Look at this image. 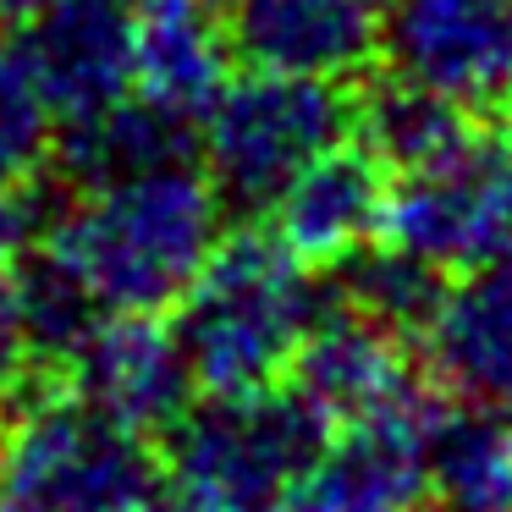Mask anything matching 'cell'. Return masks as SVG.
I'll list each match as a JSON object with an SVG mask.
<instances>
[{
  "instance_id": "52a82bcc",
  "label": "cell",
  "mask_w": 512,
  "mask_h": 512,
  "mask_svg": "<svg viewBox=\"0 0 512 512\" xmlns=\"http://www.w3.org/2000/svg\"><path fill=\"white\" fill-rule=\"evenodd\" d=\"M380 56L463 116L512 100V0H391Z\"/></svg>"
},
{
  "instance_id": "8992f818",
  "label": "cell",
  "mask_w": 512,
  "mask_h": 512,
  "mask_svg": "<svg viewBox=\"0 0 512 512\" xmlns=\"http://www.w3.org/2000/svg\"><path fill=\"white\" fill-rule=\"evenodd\" d=\"M391 248L435 276H468L512 254V155L463 133L452 149L397 171L386 193Z\"/></svg>"
},
{
  "instance_id": "7a4b0ae2",
  "label": "cell",
  "mask_w": 512,
  "mask_h": 512,
  "mask_svg": "<svg viewBox=\"0 0 512 512\" xmlns=\"http://www.w3.org/2000/svg\"><path fill=\"white\" fill-rule=\"evenodd\" d=\"M314 314L320 292L309 265L276 232L221 237L177 303V342L188 353L193 386L210 397L276 386L298 358Z\"/></svg>"
},
{
  "instance_id": "6da1fadb",
  "label": "cell",
  "mask_w": 512,
  "mask_h": 512,
  "mask_svg": "<svg viewBox=\"0 0 512 512\" xmlns=\"http://www.w3.org/2000/svg\"><path fill=\"white\" fill-rule=\"evenodd\" d=\"M221 243V193L188 160L144 166L127 177L83 182L78 204L50 232L61 265L94 309L166 314L182 303L204 259Z\"/></svg>"
},
{
  "instance_id": "7c38bea8",
  "label": "cell",
  "mask_w": 512,
  "mask_h": 512,
  "mask_svg": "<svg viewBox=\"0 0 512 512\" xmlns=\"http://www.w3.org/2000/svg\"><path fill=\"white\" fill-rule=\"evenodd\" d=\"M287 375L298 380L292 391L325 419V430L419 397L413 391V369L402 358V331H391L386 320L364 314L358 303L353 309L314 314V325L303 336Z\"/></svg>"
},
{
  "instance_id": "44dd1931",
  "label": "cell",
  "mask_w": 512,
  "mask_h": 512,
  "mask_svg": "<svg viewBox=\"0 0 512 512\" xmlns=\"http://www.w3.org/2000/svg\"><path fill=\"white\" fill-rule=\"evenodd\" d=\"M39 369H50L45 336L34 325V303H28L23 270H0V397L34 386Z\"/></svg>"
},
{
  "instance_id": "8fae6325",
  "label": "cell",
  "mask_w": 512,
  "mask_h": 512,
  "mask_svg": "<svg viewBox=\"0 0 512 512\" xmlns=\"http://www.w3.org/2000/svg\"><path fill=\"white\" fill-rule=\"evenodd\" d=\"M61 122L105 111L133 94L138 28L127 0H50L23 39Z\"/></svg>"
},
{
  "instance_id": "e0dca14e",
  "label": "cell",
  "mask_w": 512,
  "mask_h": 512,
  "mask_svg": "<svg viewBox=\"0 0 512 512\" xmlns=\"http://www.w3.org/2000/svg\"><path fill=\"white\" fill-rule=\"evenodd\" d=\"M61 155H67V171L78 182L127 177V171H144V166L188 160V122L127 94V100L105 105L83 122H67V149Z\"/></svg>"
},
{
  "instance_id": "603a6c76",
  "label": "cell",
  "mask_w": 512,
  "mask_h": 512,
  "mask_svg": "<svg viewBox=\"0 0 512 512\" xmlns=\"http://www.w3.org/2000/svg\"><path fill=\"white\" fill-rule=\"evenodd\" d=\"M138 512H204V507H199V501H188V496H182V490L166 479V485H155L144 501H138Z\"/></svg>"
},
{
  "instance_id": "5b68a950",
  "label": "cell",
  "mask_w": 512,
  "mask_h": 512,
  "mask_svg": "<svg viewBox=\"0 0 512 512\" xmlns=\"http://www.w3.org/2000/svg\"><path fill=\"white\" fill-rule=\"evenodd\" d=\"M353 127L342 83L254 72L221 83L210 111L199 116L204 177L232 204H270L309 160L336 149Z\"/></svg>"
},
{
  "instance_id": "ba28073f",
  "label": "cell",
  "mask_w": 512,
  "mask_h": 512,
  "mask_svg": "<svg viewBox=\"0 0 512 512\" xmlns=\"http://www.w3.org/2000/svg\"><path fill=\"white\" fill-rule=\"evenodd\" d=\"M430 419L435 413L408 397L386 413L336 424L270 512H419Z\"/></svg>"
},
{
  "instance_id": "5bb4252c",
  "label": "cell",
  "mask_w": 512,
  "mask_h": 512,
  "mask_svg": "<svg viewBox=\"0 0 512 512\" xmlns=\"http://www.w3.org/2000/svg\"><path fill=\"white\" fill-rule=\"evenodd\" d=\"M430 369L474 408L512 419V254L441 287L424 320Z\"/></svg>"
},
{
  "instance_id": "3957f363",
  "label": "cell",
  "mask_w": 512,
  "mask_h": 512,
  "mask_svg": "<svg viewBox=\"0 0 512 512\" xmlns=\"http://www.w3.org/2000/svg\"><path fill=\"white\" fill-rule=\"evenodd\" d=\"M155 490L144 435L72 397H28L0 430V512H138Z\"/></svg>"
},
{
  "instance_id": "4fadbf2b",
  "label": "cell",
  "mask_w": 512,
  "mask_h": 512,
  "mask_svg": "<svg viewBox=\"0 0 512 512\" xmlns=\"http://www.w3.org/2000/svg\"><path fill=\"white\" fill-rule=\"evenodd\" d=\"M386 166L369 149H325L270 199L276 237L303 265H353L386 226Z\"/></svg>"
},
{
  "instance_id": "9a60e30c",
  "label": "cell",
  "mask_w": 512,
  "mask_h": 512,
  "mask_svg": "<svg viewBox=\"0 0 512 512\" xmlns=\"http://www.w3.org/2000/svg\"><path fill=\"white\" fill-rule=\"evenodd\" d=\"M138 28L133 94L155 111L199 127L210 100L226 83V28L221 0H127Z\"/></svg>"
},
{
  "instance_id": "30bf717a",
  "label": "cell",
  "mask_w": 512,
  "mask_h": 512,
  "mask_svg": "<svg viewBox=\"0 0 512 512\" xmlns=\"http://www.w3.org/2000/svg\"><path fill=\"white\" fill-rule=\"evenodd\" d=\"M221 28L254 72L347 83L380 56L386 0H221Z\"/></svg>"
},
{
  "instance_id": "ffe728a7",
  "label": "cell",
  "mask_w": 512,
  "mask_h": 512,
  "mask_svg": "<svg viewBox=\"0 0 512 512\" xmlns=\"http://www.w3.org/2000/svg\"><path fill=\"white\" fill-rule=\"evenodd\" d=\"M358 276H353V303L375 320H386L391 331H408V325H424L441 303V281L430 265L408 259L402 248L386 243V254H358L353 259Z\"/></svg>"
},
{
  "instance_id": "7402d4cb",
  "label": "cell",
  "mask_w": 512,
  "mask_h": 512,
  "mask_svg": "<svg viewBox=\"0 0 512 512\" xmlns=\"http://www.w3.org/2000/svg\"><path fill=\"white\" fill-rule=\"evenodd\" d=\"M28 232H34V210L17 193V182L0 177V270H12L28 248Z\"/></svg>"
},
{
  "instance_id": "cb8c5ba5",
  "label": "cell",
  "mask_w": 512,
  "mask_h": 512,
  "mask_svg": "<svg viewBox=\"0 0 512 512\" xmlns=\"http://www.w3.org/2000/svg\"><path fill=\"white\" fill-rule=\"evenodd\" d=\"M50 0H0V23H17V28H28L39 12H45Z\"/></svg>"
},
{
  "instance_id": "ac0fdd59",
  "label": "cell",
  "mask_w": 512,
  "mask_h": 512,
  "mask_svg": "<svg viewBox=\"0 0 512 512\" xmlns=\"http://www.w3.org/2000/svg\"><path fill=\"white\" fill-rule=\"evenodd\" d=\"M358 122H364L369 155H375L380 166H391V171L419 166V160L452 149L457 138L468 133V116L457 111V105L435 100L430 89H419V83H402V78L369 94L364 111H358Z\"/></svg>"
},
{
  "instance_id": "9c48e42d",
  "label": "cell",
  "mask_w": 512,
  "mask_h": 512,
  "mask_svg": "<svg viewBox=\"0 0 512 512\" xmlns=\"http://www.w3.org/2000/svg\"><path fill=\"white\" fill-rule=\"evenodd\" d=\"M72 391L122 430H171L188 413L193 369L166 314H100L67 358Z\"/></svg>"
},
{
  "instance_id": "d6986e66",
  "label": "cell",
  "mask_w": 512,
  "mask_h": 512,
  "mask_svg": "<svg viewBox=\"0 0 512 512\" xmlns=\"http://www.w3.org/2000/svg\"><path fill=\"white\" fill-rule=\"evenodd\" d=\"M56 127L61 116L50 105L28 50L0 39V177L23 182L56 149Z\"/></svg>"
},
{
  "instance_id": "277c9868",
  "label": "cell",
  "mask_w": 512,
  "mask_h": 512,
  "mask_svg": "<svg viewBox=\"0 0 512 512\" xmlns=\"http://www.w3.org/2000/svg\"><path fill=\"white\" fill-rule=\"evenodd\" d=\"M320 435L298 391H226L171 424V485L204 512H270Z\"/></svg>"
},
{
  "instance_id": "2e32d148",
  "label": "cell",
  "mask_w": 512,
  "mask_h": 512,
  "mask_svg": "<svg viewBox=\"0 0 512 512\" xmlns=\"http://www.w3.org/2000/svg\"><path fill=\"white\" fill-rule=\"evenodd\" d=\"M424 501L435 512H512V419L474 402L430 419Z\"/></svg>"
},
{
  "instance_id": "d4e9b609",
  "label": "cell",
  "mask_w": 512,
  "mask_h": 512,
  "mask_svg": "<svg viewBox=\"0 0 512 512\" xmlns=\"http://www.w3.org/2000/svg\"><path fill=\"white\" fill-rule=\"evenodd\" d=\"M512 105V100H507ZM507 155H512V116H507Z\"/></svg>"
}]
</instances>
